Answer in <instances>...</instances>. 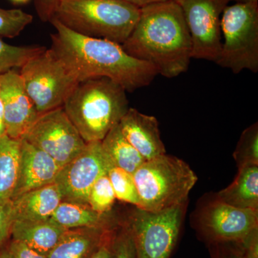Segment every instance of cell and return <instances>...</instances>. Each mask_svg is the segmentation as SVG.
I'll return each instance as SVG.
<instances>
[{
    "label": "cell",
    "mask_w": 258,
    "mask_h": 258,
    "mask_svg": "<svg viewBox=\"0 0 258 258\" xmlns=\"http://www.w3.org/2000/svg\"><path fill=\"white\" fill-rule=\"evenodd\" d=\"M139 15V8L123 0H58L52 19L80 35L122 45Z\"/></svg>",
    "instance_id": "277c9868"
},
{
    "label": "cell",
    "mask_w": 258,
    "mask_h": 258,
    "mask_svg": "<svg viewBox=\"0 0 258 258\" xmlns=\"http://www.w3.org/2000/svg\"><path fill=\"white\" fill-rule=\"evenodd\" d=\"M15 5H25L30 2V0H10Z\"/></svg>",
    "instance_id": "f35d334b"
},
{
    "label": "cell",
    "mask_w": 258,
    "mask_h": 258,
    "mask_svg": "<svg viewBox=\"0 0 258 258\" xmlns=\"http://www.w3.org/2000/svg\"><path fill=\"white\" fill-rule=\"evenodd\" d=\"M211 258H244L240 241L208 244Z\"/></svg>",
    "instance_id": "f1b7e54d"
},
{
    "label": "cell",
    "mask_w": 258,
    "mask_h": 258,
    "mask_svg": "<svg viewBox=\"0 0 258 258\" xmlns=\"http://www.w3.org/2000/svg\"><path fill=\"white\" fill-rule=\"evenodd\" d=\"M6 134V129H5V119H4V109H3V105L0 99V135Z\"/></svg>",
    "instance_id": "d590c367"
},
{
    "label": "cell",
    "mask_w": 258,
    "mask_h": 258,
    "mask_svg": "<svg viewBox=\"0 0 258 258\" xmlns=\"http://www.w3.org/2000/svg\"><path fill=\"white\" fill-rule=\"evenodd\" d=\"M237 168L258 166L257 122L244 129L233 153Z\"/></svg>",
    "instance_id": "cb8c5ba5"
},
{
    "label": "cell",
    "mask_w": 258,
    "mask_h": 258,
    "mask_svg": "<svg viewBox=\"0 0 258 258\" xmlns=\"http://www.w3.org/2000/svg\"><path fill=\"white\" fill-rule=\"evenodd\" d=\"M192 43V58L216 62L222 46L221 17L227 0H177Z\"/></svg>",
    "instance_id": "8fae6325"
},
{
    "label": "cell",
    "mask_w": 258,
    "mask_h": 258,
    "mask_svg": "<svg viewBox=\"0 0 258 258\" xmlns=\"http://www.w3.org/2000/svg\"><path fill=\"white\" fill-rule=\"evenodd\" d=\"M222 46L215 63L238 74L258 71V3L227 5L221 17Z\"/></svg>",
    "instance_id": "8992f818"
},
{
    "label": "cell",
    "mask_w": 258,
    "mask_h": 258,
    "mask_svg": "<svg viewBox=\"0 0 258 258\" xmlns=\"http://www.w3.org/2000/svg\"><path fill=\"white\" fill-rule=\"evenodd\" d=\"M103 150L113 165L133 174L145 161L120 131L119 123L107 134L101 141Z\"/></svg>",
    "instance_id": "7402d4cb"
},
{
    "label": "cell",
    "mask_w": 258,
    "mask_h": 258,
    "mask_svg": "<svg viewBox=\"0 0 258 258\" xmlns=\"http://www.w3.org/2000/svg\"><path fill=\"white\" fill-rule=\"evenodd\" d=\"M215 196L236 208L258 210V166L238 169L234 181Z\"/></svg>",
    "instance_id": "d6986e66"
},
{
    "label": "cell",
    "mask_w": 258,
    "mask_h": 258,
    "mask_svg": "<svg viewBox=\"0 0 258 258\" xmlns=\"http://www.w3.org/2000/svg\"><path fill=\"white\" fill-rule=\"evenodd\" d=\"M129 4L137 7L139 9L149 6V5L158 4V3H166V2L177 1V0H123Z\"/></svg>",
    "instance_id": "e575fe53"
},
{
    "label": "cell",
    "mask_w": 258,
    "mask_h": 258,
    "mask_svg": "<svg viewBox=\"0 0 258 258\" xmlns=\"http://www.w3.org/2000/svg\"><path fill=\"white\" fill-rule=\"evenodd\" d=\"M107 174L111 181L116 200L131 204L136 208H139L140 200L133 174L114 165L110 167Z\"/></svg>",
    "instance_id": "d4e9b609"
},
{
    "label": "cell",
    "mask_w": 258,
    "mask_h": 258,
    "mask_svg": "<svg viewBox=\"0 0 258 258\" xmlns=\"http://www.w3.org/2000/svg\"><path fill=\"white\" fill-rule=\"evenodd\" d=\"M15 220L24 222L50 220L62 202V195L55 182L31 190L13 200Z\"/></svg>",
    "instance_id": "2e32d148"
},
{
    "label": "cell",
    "mask_w": 258,
    "mask_h": 258,
    "mask_svg": "<svg viewBox=\"0 0 258 258\" xmlns=\"http://www.w3.org/2000/svg\"><path fill=\"white\" fill-rule=\"evenodd\" d=\"M119 126L125 138L145 161L166 154L155 117L129 108L120 120Z\"/></svg>",
    "instance_id": "9a60e30c"
},
{
    "label": "cell",
    "mask_w": 258,
    "mask_h": 258,
    "mask_svg": "<svg viewBox=\"0 0 258 258\" xmlns=\"http://www.w3.org/2000/svg\"><path fill=\"white\" fill-rule=\"evenodd\" d=\"M45 50L42 46H15L0 37V75L20 69L27 61Z\"/></svg>",
    "instance_id": "603a6c76"
},
{
    "label": "cell",
    "mask_w": 258,
    "mask_h": 258,
    "mask_svg": "<svg viewBox=\"0 0 258 258\" xmlns=\"http://www.w3.org/2000/svg\"><path fill=\"white\" fill-rule=\"evenodd\" d=\"M20 147L21 139L0 135V201L13 198L20 169Z\"/></svg>",
    "instance_id": "44dd1931"
},
{
    "label": "cell",
    "mask_w": 258,
    "mask_h": 258,
    "mask_svg": "<svg viewBox=\"0 0 258 258\" xmlns=\"http://www.w3.org/2000/svg\"><path fill=\"white\" fill-rule=\"evenodd\" d=\"M115 258H137L132 232L126 222L115 227L113 240Z\"/></svg>",
    "instance_id": "83f0119b"
},
{
    "label": "cell",
    "mask_w": 258,
    "mask_h": 258,
    "mask_svg": "<svg viewBox=\"0 0 258 258\" xmlns=\"http://www.w3.org/2000/svg\"><path fill=\"white\" fill-rule=\"evenodd\" d=\"M20 74L40 115L63 106L79 83L51 48L27 61L20 68Z\"/></svg>",
    "instance_id": "52a82bcc"
},
{
    "label": "cell",
    "mask_w": 258,
    "mask_h": 258,
    "mask_svg": "<svg viewBox=\"0 0 258 258\" xmlns=\"http://www.w3.org/2000/svg\"><path fill=\"white\" fill-rule=\"evenodd\" d=\"M8 250L11 258H47L45 254L40 253L27 244L16 240H13L10 243Z\"/></svg>",
    "instance_id": "4dcf8cb0"
},
{
    "label": "cell",
    "mask_w": 258,
    "mask_h": 258,
    "mask_svg": "<svg viewBox=\"0 0 258 258\" xmlns=\"http://www.w3.org/2000/svg\"><path fill=\"white\" fill-rule=\"evenodd\" d=\"M0 99L7 135L21 139L40 114L25 89L20 73L15 69L0 75Z\"/></svg>",
    "instance_id": "4fadbf2b"
},
{
    "label": "cell",
    "mask_w": 258,
    "mask_h": 258,
    "mask_svg": "<svg viewBox=\"0 0 258 258\" xmlns=\"http://www.w3.org/2000/svg\"><path fill=\"white\" fill-rule=\"evenodd\" d=\"M62 108L86 144L101 142L129 109L124 88L106 78L79 82Z\"/></svg>",
    "instance_id": "3957f363"
},
{
    "label": "cell",
    "mask_w": 258,
    "mask_h": 258,
    "mask_svg": "<svg viewBox=\"0 0 258 258\" xmlns=\"http://www.w3.org/2000/svg\"><path fill=\"white\" fill-rule=\"evenodd\" d=\"M0 258H11L10 257V254L9 250L8 249H3L0 252Z\"/></svg>",
    "instance_id": "8d00e7d4"
},
{
    "label": "cell",
    "mask_w": 258,
    "mask_h": 258,
    "mask_svg": "<svg viewBox=\"0 0 258 258\" xmlns=\"http://www.w3.org/2000/svg\"><path fill=\"white\" fill-rule=\"evenodd\" d=\"M33 20L32 15L22 10L0 8V37L18 36Z\"/></svg>",
    "instance_id": "4316f807"
},
{
    "label": "cell",
    "mask_w": 258,
    "mask_h": 258,
    "mask_svg": "<svg viewBox=\"0 0 258 258\" xmlns=\"http://www.w3.org/2000/svg\"><path fill=\"white\" fill-rule=\"evenodd\" d=\"M112 165L101 142L88 143L81 154L62 166L55 180L62 201L88 205V196L95 181L107 174Z\"/></svg>",
    "instance_id": "7c38bea8"
},
{
    "label": "cell",
    "mask_w": 258,
    "mask_h": 258,
    "mask_svg": "<svg viewBox=\"0 0 258 258\" xmlns=\"http://www.w3.org/2000/svg\"><path fill=\"white\" fill-rule=\"evenodd\" d=\"M121 46L169 79L186 72L192 58L191 37L176 1L141 8L137 25Z\"/></svg>",
    "instance_id": "7a4b0ae2"
},
{
    "label": "cell",
    "mask_w": 258,
    "mask_h": 258,
    "mask_svg": "<svg viewBox=\"0 0 258 258\" xmlns=\"http://www.w3.org/2000/svg\"><path fill=\"white\" fill-rule=\"evenodd\" d=\"M115 228L110 231L103 243L89 258H115L113 240Z\"/></svg>",
    "instance_id": "836d02e7"
},
{
    "label": "cell",
    "mask_w": 258,
    "mask_h": 258,
    "mask_svg": "<svg viewBox=\"0 0 258 258\" xmlns=\"http://www.w3.org/2000/svg\"><path fill=\"white\" fill-rule=\"evenodd\" d=\"M192 217L197 235L207 245L242 240L258 227V210L236 208L215 195L200 200Z\"/></svg>",
    "instance_id": "9c48e42d"
},
{
    "label": "cell",
    "mask_w": 258,
    "mask_h": 258,
    "mask_svg": "<svg viewBox=\"0 0 258 258\" xmlns=\"http://www.w3.org/2000/svg\"><path fill=\"white\" fill-rule=\"evenodd\" d=\"M244 258H258V227L240 241Z\"/></svg>",
    "instance_id": "1f68e13d"
},
{
    "label": "cell",
    "mask_w": 258,
    "mask_h": 258,
    "mask_svg": "<svg viewBox=\"0 0 258 258\" xmlns=\"http://www.w3.org/2000/svg\"><path fill=\"white\" fill-rule=\"evenodd\" d=\"M14 221L13 201H0V247L11 235L12 227Z\"/></svg>",
    "instance_id": "f546056e"
},
{
    "label": "cell",
    "mask_w": 258,
    "mask_h": 258,
    "mask_svg": "<svg viewBox=\"0 0 258 258\" xmlns=\"http://www.w3.org/2000/svg\"><path fill=\"white\" fill-rule=\"evenodd\" d=\"M133 176L140 200L139 208L154 212L187 203L198 180L189 164L166 154L144 161Z\"/></svg>",
    "instance_id": "5b68a950"
},
{
    "label": "cell",
    "mask_w": 258,
    "mask_h": 258,
    "mask_svg": "<svg viewBox=\"0 0 258 258\" xmlns=\"http://www.w3.org/2000/svg\"><path fill=\"white\" fill-rule=\"evenodd\" d=\"M187 203L160 212L136 208L127 220L137 258H170L179 240Z\"/></svg>",
    "instance_id": "ba28073f"
},
{
    "label": "cell",
    "mask_w": 258,
    "mask_h": 258,
    "mask_svg": "<svg viewBox=\"0 0 258 258\" xmlns=\"http://www.w3.org/2000/svg\"><path fill=\"white\" fill-rule=\"evenodd\" d=\"M113 229L96 227L68 230L47 258H89Z\"/></svg>",
    "instance_id": "e0dca14e"
},
{
    "label": "cell",
    "mask_w": 258,
    "mask_h": 258,
    "mask_svg": "<svg viewBox=\"0 0 258 258\" xmlns=\"http://www.w3.org/2000/svg\"><path fill=\"white\" fill-rule=\"evenodd\" d=\"M62 167L47 153L21 139L18 179L12 200L55 182Z\"/></svg>",
    "instance_id": "5bb4252c"
},
{
    "label": "cell",
    "mask_w": 258,
    "mask_h": 258,
    "mask_svg": "<svg viewBox=\"0 0 258 258\" xmlns=\"http://www.w3.org/2000/svg\"><path fill=\"white\" fill-rule=\"evenodd\" d=\"M50 23L55 28L50 48L79 82L106 78L133 92L149 86L158 75L152 64L129 55L120 44L80 35L55 19Z\"/></svg>",
    "instance_id": "6da1fadb"
},
{
    "label": "cell",
    "mask_w": 258,
    "mask_h": 258,
    "mask_svg": "<svg viewBox=\"0 0 258 258\" xmlns=\"http://www.w3.org/2000/svg\"><path fill=\"white\" fill-rule=\"evenodd\" d=\"M115 195L108 174L100 176L95 181L88 196V204L95 211L108 213L115 203Z\"/></svg>",
    "instance_id": "484cf974"
},
{
    "label": "cell",
    "mask_w": 258,
    "mask_h": 258,
    "mask_svg": "<svg viewBox=\"0 0 258 258\" xmlns=\"http://www.w3.org/2000/svg\"><path fill=\"white\" fill-rule=\"evenodd\" d=\"M58 0H35V9L42 22H50L53 18L54 13Z\"/></svg>",
    "instance_id": "d6a6232c"
},
{
    "label": "cell",
    "mask_w": 258,
    "mask_h": 258,
    "mask_svg": "<svg viewBox=\"0 0 258 258\" xmlns=\"http://www.w3.org/2000/svg\"><path fill=\"white\" fill-rule=\"evenodd\" d=\"M22 139L47 153L62 166L87 145L62 106L39 115Z\"/></svg>",
    "instance_id": "30bf717a"
},
{
    "label": "cell",
    "mask_w": 258,
    "mask_h": 258,
    "mask_svg": "<svg viewBox=\"0 0 258 258\" xmlns=\"http://www.w3.org/2000/svg\"><path fill=\"white\" fill-rule=\"evenodd\" d=\"M50 220L67 230L96 227L114 228L108 213H98L88 205L71 202H61Z\"/></svg>",
    "instance_id": "ffe728a7"
},
{
    "label": "cell",
    "mask_w": 258,
    "mask_h": 258,
    "mask_svg": "<svg viewBox=\"0 0 258 258\" xmlns=\"http://www.w3.org/2000/svg\"><path fill=\"white\" fill-rule=\"evenodd\" d=\"M67 230L50 220L39 222L15 220L11 235L13 240L23 242L30 248L47 255Z\"/></svg>",
    "instance_id": "ac0fdd59"
},
{
    "label": "cell",
    "mask_w": 258,
    "mask_h": 258,
    "mask_svg": "<svg viewBox=\"0 0 258 258\" xmlns=\"http://www.w3.org/2000/svg\"><path fill=\"white\" fill-rule=\"evenodd\" d=\"M229 3L235 2V3H258V0H227Z\"/></svg>",
    "instance_id": "74e56055"
}]
</instances>
